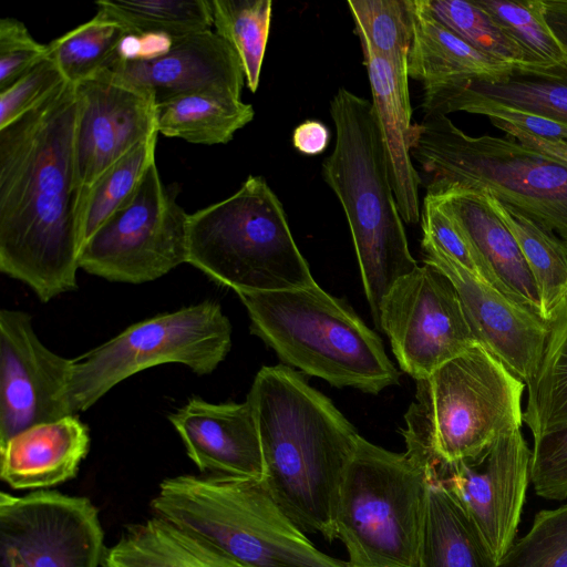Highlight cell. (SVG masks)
<instances>
[{"mask_svg": "<svg viewBox=\"0 0 567 567\" xmlns=\"http://www.w3.org/2000/svg\"><path fill=\"white\" fill-rule=\"evenodd\" d=\"M421 224L423 230L422 245L442 252L477 278L519 303L502 284L489 265L473 248L439 200L430 193L425 194L421 206Z\"/></svg>", "mask_w": 567, "mask_h": 567, "instance_id": "obj_37", "label": "cell"}, {"mask_svg": "<svg viewBox=\"0 0 567 567\" xmlns=\"http://www.w3.org/2000/svg\"><path fill=\"white\" fill-rule=\"evenodd\" d=\"M426 193L439 200L517 301L540 317L536 286L524 256L484 192L445 186L426 188Z\"/></svg>", "mask_w": 567, "mask_h": 567, "instance_id": "obj_23", "label": "cell"}, {"mask_svg": "<svg viewBox=\"0 0 567 567\" xmlns=\"http://www.w3.org/2000/svg\"><path fill=\"white\" fill-rule=\"evenodd\" d=\"M90 449L76 415L32 425L0 446V476L16 489L49 487L73 478Z\"/></svg>", "mask_w": 567, "mask_h": 567, "instance_id": "obj_22", "label": "cell"}, {"mask_svg": "<svg viewBox=\"0 0 567 567\" xmlns=\"http://www.w3.org/2000/svg\"><path fill=\"white\" fill-rule=\"evenodd\" d=\"M410 153L429 176L426 188L486 192L567 246V164L512 138L467 135L446 115L413 125Z\"/></svg>", "mask_w": 567, "mask_h": 567, "instance_id": "obj_8", "label": "cell"}, {"mask_svg": "<svg viewBox=\"0 0 567 567\" xmlns=\"http://www.w3.org/2000/svg\"><path fill=\"white\" fill-rule=\"evenodd\" d=\"M542 3L545 21L567 54V0H542Z\"/></svg>", "mask_w": 567, "mask_h": 567, "instance_id": "obj_44", "label": "cell"}, {"mask_svg": "<svg viewBox=\"0 0 567 567\" xmlns=\"http://www.w3.org/2000/svg\"><path fill=\"white\" fill-rule=\"evenodd\" d=\"M187 216L153 164L133 198L83 244L80 268L114 282L156 280L186 262Z\"/></svg>", "mask_w": 567, "mask_h": 567, "instance_id": "obj_11", "label": "cell"}, {"mask_svg": "<svg viewBox=\"0 0 567 567\" xmlns=\"http://www.w3.org/2000/svg\"><path fill=\"white\" fill-rule=\"evenodd\" d=\"M330 114L336 143L322 163V177L344 210L363 290L380 329L385 295L419 265L409 249L372 102L339 87Z\"/></svg>", "mask_w": 567, "mask_h": 567, "instance_id": "obj_3", "label": "cell"}, {"mask_svg": "<svg viewBox=\"0 0 567 567\" xmlns=\"http://www.w3.org/2000/svg\"><path fill=\"white\" fill-rule=\"evenodd\" d=\"M421 2L434 19L481 53L511 65H533L527 53L474 1Z\"/></svg>", "mask_w": 567, "mask_h": 567, "instance_id": "obj_35", "label": "cell"}, {"mask_svg": "<svg viewBox=\"0 0 567 567\" xmlns=\"http://www.w3.org/2000/svg\"><path fill=\"white\" fill-rule=\"evenodd\" d=\"M151 506L246 567H350L319 550L262 480L179 475L161 483Z\"/></svg>", "mask_w": 567, "mask_h": 567, "instance_id": "obj_6", "label": "cell"}, {"mask_svg": "<svg viewBox=\"0 0 567 567\" xmlns=\"http://www.w3.org/2000/svg\"><path fill=\"white\" fill-rule=\"evenodd\" d=\"M422 249L424 262L452 281L477 343L526 385L539 365L549 323L436 249Z\"/></svg>", "mask_w": 567, "mask_h": 567, "instance_id": "obj_17", "label": "cell"}, {"mask_svg": "<svg viewBox=\"0 0 567 567\" xmlns=\"http://www.w3.org/2000/svg\"><path fill=\"white\" fill-rule=\"evenodd\" d=\"M230 347L231 324L213 300L136 322L73 359L69 412L86 411L120 382L159 364L181 363L198 375L209 374Z\"/></svg>", "mask_w": 567, "mask_h": 567, "instance_id": "obj_10", "label": "cell"}, {"mask_svg": "<svg viewBox=\"0 0 567 567\" xmlns=\"http://www.w3.org/2000/svg\"><path fill=\"white\" fill-rule=\"evenodd\" d=\"M530 462L532 451L517 429L502 434L475 460L446 466L427 478L443 484L457 499L497 564L515 540Z\"/></svg>", "mask_w": 567, "mask_h": 567, "instance_id": "obj_15", "label": "cell"}, {"mask_svg": "<svg viewBox=\"0 0 567 567\" xmlns=\"http://www.w3.org/2000/svg\"><path fill=\"white\" fill-rule=\"evenodd\" d=\"M380 330L401 369L415 380L477 343L452 281L424 262L400 278L385 295Z\"/></svg>", "mask_w": 567, "mask_h": 567, "instance_id": "obj_12", "label": "cell"}, {"mask_svg": "<svg viewBox=\"0 0 567 567\" xmlns=\"http://www.w3.org/2000/svg\"><path fill=\"white\" fill-rule=\"evenodd\" d=\"M103 567H246L223 549L166 518L131 526L102 557Z\"/></svg>", "mask_w": 567, "mask_h": 567, "instance_id": "obj_25", "label": "cell"}, {"mask_svg": "<svg viewBox=\"0 0 567 567\" xmlns=\"http://www.w3.org/2000/svg\"><path fill=\"white\" fill-rule=\"evenodd\" d=\"M0 567H25L20 560L18 559H11L4 565H1Z\"/></svg>", "mask_w": 567, "mask_h": 567, "instance_id": "obj_47", "label": "cell"}, {"mask_svg": "<svg viewBox=\"0 0 567 567\" xmlns=\"http://www.w3.org/2000/svg\"><path fill=\"white\" fill-rule=\"evenodd\" d=\"M254 116L251 104L213 91L187 93L156 103L158 134L193 144H226Z\"/></svg>", "mask_w": 567, "mask_h": 567, "instance_id": "obj_27", "label": "cell"}, {"mask_svg": "<svg viewBox=\"0 0 567 567\" xmlns=\"http://www.w3.org/2000/svg\"><path fill=\"white\" fill-rule=\"evenodd\" d=\"M530 482L540 497H567V425L534 439Z\"/></svg>", "mask_w": 567, "mask_h": 567, "instance_id": "obj_40", "label": "cell"}, {"mask_svg": "<svg viewBox=\"0 0 567 567\" xmlns=\"http://www.w3.org/2000/svg\"><path fill=\"white\" fill-rule=\"evenodd\" d=\"M491 103L530 113L567 128V61L555 65H514L497 81L466 80L423 89L424 116Z\"/></svg>", "mask_w": 567, "mask_h": 567, "instance_id": "obj_20", "label": "cell"}, {"mask_svg": "<svg viewBox=\"0 0 567 567\" xmlns=\"http://www.w3.org/2000/svg\"><path fill=\"white\" fill-rule=\"evenodd\" d=\"M527 53L533 65H555L567 54L555 39L543 14L542 0H475Z\"/></svg>", "mask_w": 567, "mask_h": 567, "instance_id": "obj_36", "label": "cell"}, {"mask_svg": "<svg viewBox=\"0 0 567 567\" xmlns=\"http://www.w3.org/2000/svg\"><path fill=\"white\" fill-rule=\"evenodd\" d=\"M188 456L214 476L262 480L265 466L249 402L210 403L198 396L168 415Z\"/></svg>", "mask_w": 567, "mask_h": 567, "instance_id": "obj_19", "label": "cell"}, {"mask_svg": "<svg viewBox=\"0 0 567 567\" xmlns=\"http://www.w3.org/2000/svg\"><path fill=\"white\" fill-rule=\"evenodd\" d=\"M127 32L118 20L97 10L91 20L51 41L48 55L64 79L76 84L110 66L116 58L121 39Z\"/></svg>", "mask_w": 567, "mask_h": 567, "instance_id": "obj_31", "label": "cell"}, {"mask_svg": "<svg viewBox=\"0 0 567 567\" xmlns=\"http://www.w3.org/2000/svg\"><path fill=\"white\" fill-rule=\"evenodd\" d=\"M157 136L158 133L152 135L116 162L80 199L78 218L81 248L133 198L145 174L155 164Z\"/></svg>", "mask_w": 567, "mask_h": 567, "instance_id": "obj_30", "label": "cell"}, {"mask_svg": "<svg viewBox=\"0 0 567 567\" xmlns=\"http://www.w3.org/2000/svg\"><path fill=\"white\" fill-rule=\"evenodd\" d=\"M141 38L140 60H155L167 54L174 45L175 39L164 32H144Z\"/></svg>", "mask_w": 567, "mask_h": 567, "instance_id": "obj_45", "label": "cell"}, {"mask_svg": "<svg viewBox=\"0 0 567 567\" xmlns=\"http://www.w3.org/2000/svg\"><path fill=\"white\" fill-rule=\"evenodd\" d=\"M186 262L237 295L316 285L281 202L262 176L188 214Z\"/></svg>", "mask_w": 567, "mask_h": 567, "instance_id": "obj_7", "label": "cell"}, {"mask_svg": "<svg viewBox=\"0 0 567 567\" xmlns=\"http://www.w3.org/2000/svg\"><path fill=\"white\" fill-rule=\"evenodd\" d=\"M246 400L271 495L302 532L336 539L339 491L360 435L326 395L282 364L262 367Z\"/></svg>", "mask_w": 567, "mask_h": 567, "instance_id": "obj_2", "label": "cell"}, {"mask_svg": "<svg viewBox=\"0 0 567 567\" xmlns=\"http://www.w3.org/2000/svg\"><path fill=\"white\" fill-rule=\"evenodd\" d=\"M66 80L48 55L7 89L0 91V128L43 102Z\"/></svg>", "mask_w": 567, "mask_h": 567, "instance_id": "obj_39", "label": "cell"}, {"mask_svg": "<svg viewBox=\"0 0 567 567\" xmlns=\"http://www.w3.org/2000/svg\"><path fill=\"white\" fill-rule=\"evenodd\" d=\"M526 386L523 423L534 439L567 425V299L549 322L539 365Z\"/></svg>", "mask_w": 567, "mask_h": 567, "instance_id": "obj_29", "label": "cell"}, {"mask_svg": "<svg viewBox=\"0 0 567 567\" xmlns=\"http://www.w3.org/2000/svg\"><path fill=\"white\" fill-rule=\"evenodd\" d=\"M109 68L148 91L155 103L199 91L240 99L246 82L237 54L212 30L175 39L171 51L158 59L122 61L116 56Z\"/></svg>", "mask_w": 567, "mask_h": 567, "instance_id": "obj_18", "label": "cell"}, {"mask_svg": "<svg viewBox=\"0 0 567 567\" xmlns=\"http://www.w3.org/2000/svg\"><path fill=\"white\" fill-rule=\"evenodd\" d=\"M362 51L408 66L413 38V0H349Z\"/></svg>", "mask_w": 567, "mask_h": 567, "instance_id": "obj_34", "label": "cell"}, {"mask_svg": "<svg viewBox=\"0 0 567 567\" xmlns=\"http://www.w3.org/2000/svg\"><path fill=\"white\" fill-rule=\"evenodd\" d=\"M413 38L408 54L409 78L423 89L466 80L497 81L514 65L494 60L434 19L421 0H413Z\"/></svg>", "mask_w": 567, "mask_h": 567, "instance_id": "obj_24", "label": "cell"}, {"mask_svg": "<svg viewBox=\"0 0 567 567\" xmlns=\"http://www.w3.org/2000/svg\"><path fill=\"white\" fill-rule=\"evenodd\" d=\"M427 485L405 453L359 437L334 514L350 567H417Z\"/></svg>", "mask_w": 567, "mask_h": 567, "instance_id": "obj_9", "label": "cell"}, {"mask_svg": "<svg viewBox=\"0 0 567 567\" xmlns=\"http://www.w3.org/2000/svg\"><path fill=\"white\" fill-rule=\"evenodd\" d=\"M213 25L237 54L251 92H256L269 37L271 0H210Z\"/></svg>", "mask_w": 567, "mask_h": 567, "instance_id": "obj_32", "label": "cell"}, {"mask_svg": "<svg viewBox=\"0 0 567 567\" xmlns=\"http://www.w3.org/2000/svg\"><path fill=\"white\" fill-rule=\"evenodd\" d=\"M525 383L476 343L416 380L402 431L405 454L426 478L472 461L502 434L523 425Z\"/></svg>", "mask_w": 567, "mask_h": 567, "instance_id": "obj_4", "label": "cell"}, {"mask_svg": "<svg viewBox=\"0 0 567 567\" xmlns=\"http://www.w3.org/2000/svg\"><path fill=\"white\" fill-rule=\"evenodd\" d=\"M329 142L330 131L322 122L307 120L293 130L292 145L305 155L321 154Z\"/></svg>", "mask_w": 567, "mask_h": 567, "instance_id": "obj_43", "label": "cell"}, {"mask_svg": "<svg viewBox=\"0 0 567 567\" xmlns=\"http://www.w3.org/2000/svg\"><path fill=\"white\" fill-rule=\"evenodd\" d=\"M74 85L0 128V271L42 302L76 289Z\"/></svg>", "mask_w": 567, "mask_h": 567, "instance_id": "obj_1", "label": "cell"}, {"mask_svg": "<svg viewBox=\"0 0 567 567\" xmlns=\"http://www.w3.org/2000/svg\"><path fill=\"white\" fill-rule=\"evenodd\" d=\"M117 59L122 61H137L141 58L140 34L127 32L120 41L116 50Z\"/></svg>", "mask_w": 567, "mask_h": 567, "instance_id": "obj_46", "label": "cell"}, {"mask_svg": "<svg viewBox=\"0 0 567 567\" xmlns=\"http://www.w3.org/2000/svg\"><path fill=\"white\" fill-rule=\"evenodd\" d=\"M363 56L399 212L403 221L416 224L421 220V179L410 153L414 123L408 66L394 65L371 51H363Z\"/></svg>", "mask_w": 567, "mask_h": 567, "instance_id": "obj_21", "label": "cell"}, {"mask_svg": "<svg viewBox=\"0 0 567 567\" xmlns=\"http://www.w3.org/2000/svg\"><path fill=\"white\" fill-rule=\"evenodd\" d=\"M484 194L516 240L536 286L540 318L549 323L567 299V246L555 234Z\"/></svg>", "mask_w": 567, "mask_h": 567, "instance_id": "obj_28", "label": "cell"}, {"mask_svg": "<svg viewBox=\"0 0 567 567\" xmlns=\"http://www.w3.org/2000/svg\"><path fill=\"white\" fill-rule=\"evenodd\" d=\"M250 331L280 360L337 388L378 394L399 382L379 336L342 300L317 284L238 295Z\"/></svg>", "mask_w": 567, "mask_h": 567, "instance_id": "obj_5", "label": "cell"}, {"mask_svg": "<svg viewBox=\"0 0 567 567\" xmlns=\"http://www.w3.org/2000/svg\"><path fill=\"white\" fill-rule=\"evenodd\" d=\"M497 567H567V504L538 512Z\"/></svg>", "mask_w": 567, "mask_h": 567, "instance_id": "obj_38", "label": "cell"}, {"mask_svg": "<svg viewBox=\"0 0 567 567\" xmlns=\"http://www.w3.org/2000/svg\"><path fill=\"white\" fill-rule=\"evenodd\" d=\"M103 530L90 499L55 491L0 494V566L97 567Z\"/></svg>", "mask_w": 567, "mask_h": 567, "instance_id": "obj_13", "label": "cell"}, {"mask_svg": "<svg viewBox=\"0 0 567 567\" xmlns=\"http://www.w3.org/2000/svg\"><path fill=\"white\" fill-rule=\"evenodd\" d=\"M73 85L75 187L80 202L110 167L158 132L154 96L110 68Z\"/></svg>", "mask_w": 567, "mask_h": 567, "instance_id": "obj_14", "label": "cell"}, {"mask_svg": "<svg viewBox=\"0 0 567 567\" xmlns=\"http://www.w3.org/2000/svg\"><path fill=\"white\" fill-rule=\"evenodd\" d=\"M464 112L481 114L489 120L507 123L520 131L543 138L567 140V128L547 118L519 110L491 103H475L466 106Z\"/></svg>", "mask_w": 567, "mask_h": 567, "instance_id": "obj_42", "label": "cell"}, {"mask_svg": "<svg viewBox=\"0 0 567 567\" xmlns=\"http://www.w3.org/2000/svg\"><path fill=\"white\" fill-rule=\"evenodd\" d=\"M48 44L38 42L27 27L13 18L0 20V91L48 56Z\"/></svg>", "mask_w": 567, "mask_h": 567, "instance_id": "obj_41", "label": "cell"}, {"mask_svg": "<svg viewBox=\"0 0 567 567\" xmlns=\"http://www.w3.org/2000/svg\"><path fill=\"white\" fill-rule=\"evenodd\" d=\"M72 364L41 342L29 313L0 311V446L32 425L71 415Z\"/></svg>", "mask_w": 567, "mask_h": 567, "instance_id": "obj_16", "label": "cell"}, {"mask_svg": "<svg viewBox=\"0 0 567 567\" xmlns=\"http://www.w3.org/2000/svg\"><path fill=\"white\" fill-rule=\"evenodd\" d=\"M95 4L135 34L164 32L177 39L213 27L210 0H100Z\"/></svg>", "mask_w": 567, "mask_h": 567, "instance_id": "obj_33", "label": "cell"}, {"mask_svg": "<svg viewBox=\"0 0 567 567\" xmlns=\"http://www.w3.org/2000/svg\"><path fill=\"white\" fill-rule=\"evenodd\" d=\"M427 482L417 567H497L457 499L440 482Z\"/></svg>", "mask_w": 567, "mask_h": 567, "instance_id": "obj_26", "label": "cell"}]
</instances>
